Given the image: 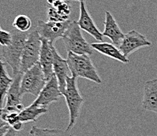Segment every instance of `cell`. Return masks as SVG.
I'll list each match as a JSON object with an SVG mask.
<instances>
[{"label":"cell","instance_id":"obj_1","mask_svg":"<svg viewBox=\"0 0 157 136\" xmlns=\"http://www.w3.org/2000/svg\"><path fill=\"white\" fill-rule=\"evenodd\" d=\"M71 75L81 77L100 84L102 79L89 55L68 52L67 58Z\"/></svg>","mask_w":157,"mask_h":136},{"label":"cell","instance_id":"obj_2","mask_svg":"<svg viewBox=\"0 0 157 136\" xmlns=\"http://www.w3.org/2000/svg\"><path fill=\"white\" fill-rule=\"evenodd\" d=\"M63 95L65 97L70 113L67 130L70 131L78 121L84 103V98L80 94L77 84V77L71 75L67 78V86Z\"/></svg>","mask_w":157,"mask_h":136},{"label":"cell","instance_id":"obj_3","mask_svg":"<svg viewBox=\"0 0 157 136\" xmlns=\"http://www.w3.org/2000/svg\"><path fill=\"white\" fill-rule=\"evenodd\" d=\"M12 35L13 39L11 43L9 46L2 48L1 57L2 59H3L4 62L9 64L12 68L13 75H16L21 72V56L29 32H21L17 31L12 32Z\"/></svg>","mask_w":157,"mask_h":136},{"label":"cell","instance_id":"obj_4","mask_svg":"<svg viewBox=\"0 0 157 136\" xmlns=\"http://www.w3.org/2000/svg\"><path fill=\"white\" fill-rule=\"evenodd\" d=\"M63 42L67 52L77 54L92 55L93 48L85 39L78 21L72 20L63 36Z\"/></svg>","mask_w":157,"mask_h":136},{"label":"cell","instance_id":"obj_5","mask_svg":"<svg viewBox=\"0 0 157 136\" xmlns=\"http://www.w3.org/2000/svg\"><path fill=\"white\" fill-rule=\"evenodd\" d=\"M47 83L44 73L39 62L22 74L21 80V94L38 96Z\"/></svg>","mask_w":157,"mask_h":136},{"label":"cell","instance_id":"obj_6","mask_svg":"<svg viewBox=\"0 0 157 136\" xmlns=\"http://www.w3.org/2000/svg\"><path fill=\"white\" fill-rule=\"evenodd\" d=\"M42 41L36 29L29 32L23 50L20 72L24 73L31 67L39 62Z\"/></svg>","mask_w":157,"mask_h":136},{"label":"cell","instance_id":"obj_7","mask_svg":"<svg viewBox=\"0 0 157 136\" xmlns=\"http://www.w3.org/2000/svg\"><path fill=\"white\" fill-rule=\"evenodd\" d=\"M72 20L70 19L65 21H49L45 22L44 20H38L37 30L39 35L42 39H45L48 42L54 44L60 38H63V35L70 26Z\"/></svg>","mask_w":157,"mask_h":136},{"label":"cell","instance_id":"obj_8","mask_svg":"<svg viewBox=\"0 0 157 136\" xmlns=\"http://www.w3.org/2000/svg\"><path fill=\"white\" fill-rule=\"evenodd\" d=\"M21 72L13 75V80L10 87L6 97V103L3 105L1 112H20L23 110L22 95L21 94V80L22 77Z\"/></svg>","mask_w":157,"mask_h":136},{"label":"cell","instance_id":"obj_9","mask_svg":"<svg viewBox=\"0 0 157 136\" xmlns=\"http://www.w3.org/2000/svg\"><path fill=\"white\" fill-rule=\"evenodd\" d=\"M63 95L59 89L58 79L55 75L49 80L47 81L44 88L40 92L36 99L33 103L37 106L48 108V107L53 102H56Z\"/></svg>","mask_w":157,"mask_h":136},{"label":"cell","instance_id":"obj_10","mask_svg":"<svg viewBox=\"0 0 157 136\" xmlns=\"http://www.w3.org/2000/svg\"><path fill=\"white\" fill-rule=\"evenodd\" d=\"M151 45V42L148 40L144 35L139 33L136 30H131L125 34L118 48L124 55L128 57L132 53L137 51L140 48Z\"/></svg>","mask_w":157,"mask_h":136},{"label":"cell","instance_id":"obj_11","mask_svg":"<svg viewBox=\"0 0 157 136\" xmlns=\"http://www.w3.org/2000/svg\"><path fill=\"white\" fill-rule=\"evenodd\" d=\"M78 24L81 29L86 31L96 40L100 41V42L103 41L104 36L97 28L94 20L89 14L85 2H80V17L78 20Z\"/></svg>","mask_w":157,"mask_h":136},{"label":"cell","instance_id":"obj_12","mask_svg":"<svg viewBox=\"0 0 157 136\" xmlns=\"http://www.w3.org/2000/svg\"><path fill=\"white\" fill-rule=\"evenodd\" d=\"M52 51L54 55V73L57 78L59 89L63 94L67 86V78L70 76V68L67 60L61 57L54 45H52Z\"/></svg>","mask_w":157,"mask_h":136},{"label":"cell","instance_id":"obj_13","mask_svg":"<svg viewBox=\"0 0 157 136\" xmlns=\"http://www.w3.org/2000/svg\"><path fill=\"white\" fill-rule=\"evenodd\" d=\"M41 41H42V46H41L40 53L39 64H40L44 73L45 78L48 81L55 75L53 70L54 55L53 51H52L53 44L50 43L47 39H42V38H41Z\"/></svg>","mask_w":157,"mask_h":136},{"label":"cell","instance_id":"obj_14","mask_svg":"<svg viewBox=\"0 0 157 136\" xmlns=\"http://www.w3.org/2000/svg\"><path fill=\"white\" fill-rule=\"evenodd\" d=\"M103 35L109 38L113 44L116 46H119L125 35L110 11L105 12V21Z\"/></svg>","mask_w":157,"mask_h":136},{"label":"cell","instance_id":"obj_15","mask_svg":"<svg viewBox=\"0 0 157 136\" xmlns=\"http://www.w3.org/2000/svg\"><path fill=\"white\" fill-rule=\"evenodd\" d=\"M141 105L144 110L157 113V79L147 80L144 83Z\"/></svg>","mask_w":157,"mask_h":136},{"label":"cell","instance_id":"obj_16","mask_svg":"<svg viewBox=\"0 0 157 136\" xmlns=\"http://www.w3.org/2000/svg\"><path fill=\"white\" fill-rule=\"evenodd\" d=\"M71 7L67 0H55L48 9L49 21H65L70 19Z\"/></svg>","mask_w":157,"mask_h":136},{"label":"cell","instance_id":"obj_17","mask_svg":"<svg viewBox=\"0 0 157 136\" xmlns=\"http://www.w3.org/2000/svg\"><path fill=\"white\" fill-rule=\"evenodd\" d=\"M91 46L93 48V50H96L97 52L102 53L103 55L107 56L110 58L115 59L116 61H120L123 64L129 63L128 57L124 55L119 50V48L117 47L113 43H110L107 42H93Z\"/></svg>","mask_w":157,"mask_h":136},{"label":"cell","instance_id":"obj_18","mask_svg":"<svg viewBox=\"0 0 157 136\" xmlns=\"http://www.w3.org/2000/svg\"><path fill=\"white\" fill-rule=\"evenodd\" d=\"M13 80V78L10 77L6 71L5 63L0 60V111L3 108L4 100Z\"/></svg>","mask_w":157,"mask_h":136},{"label":"cell","instance_id":"obj_19","mask_svg":"<svg viewBox=\"0 0 157 136\" xmlns=\"http://www.w3.org/2000/svg\"><path fill=\"white\" fill-rule=\"evenodd\" d=\"M48 112V108L37 106L32 103L29 106L23 108L19 112V119L21 122L25 123L29 122H36L40 116Z\"/></svg>","mask_w":157,"mask_h":136},{"label":"cell","instance_id":"obj_20","mask_svg":"<svg viewBox=\"0 0 157 136\" xmlns=\"http://www.w3.org/2000/svg\"><path fill=\"white\" fill-rule=\"evenodd\" d=\"M32 136H74L70 131L60 128H42L33 126L29 131Z\"/></svg>","mask_w":157,"mask_h":136},{"label":"cell","instance_id":"obj_21","mask_svg":"<svg viewBox=\"0 0 157 136\" xmlns=\"http://www.w3.org/2000/svg\"><path fill=\"white\" fill-rule=\"evenodd\" d=\"M13 28L21 32H28L32 27V20L27 15L21 14L15 17L13 22Z\"/></svg>","mask_w":157,"mask_h":136},{"label":"cell","instance_id":"obj_22","mask_svg":"<svg viewBox=\"0 0 157 136\" xmlns=\"http://www.w3.org/2000/svg\"><path fill=\"white\" fill-rule=\"evenodd\" d=\"M12 39H13V35L11 32L6 30H2L0 31V45L2 47L9 46L11 43Z\"/></svg>","mask_w":157,"mask_h":136},{"label":"cell","instance_id":"obj_23","mask_svg":"<svg viewBox=\"0 0 157 136\" xmlns=\"http://www.w3.org/2000/svg\"><path fill=\"white\" fill-rule=\"evenodd\" d=\"M2 136H17V131H16L14 129L10 127L9 128V130Z\"/></svg>","mask_w":157,"mask_h":136},{"label":"cell","instance_id":"obj_24","mask_svg":"<svg viewBox=\"0 0 157 136\" xmlns=\"http://www.w3.org/2000/svg\"><path fill=\"white\" fill-rule=\"evenodd\" d=\"M10 127L9 125H4V126L0 127V136L3 135V134L9 130Z\"/></svg>","mask_w":157,"mask_h":136},{"label":"cell","instance_id":"obj_25","mask_svg":"<svg viewBox=\"0 0 157 136\" xmlns=\"http://www.w3.org/2000/svg\"><path fill=\"white\" fill-rule=\"evenodd\" d=\"M68 2H71V1H79L80 2H85V0H67Z\"/></svg>","mask_w":157,"mask_h":136},{"label":"cell","instance_id":"obj_26","mask_svg":"<svg viewBox=\"0 0 157 136\" xmlns=\"http://www.w3.org/2000/svg\"><path fill=\"white\" fill-rule=\"evenodd\" d=\"M54 1H55V0H48V2L49 4H52V2H53Z\"/></svg>","mask_w":157,"mask_h":136},{"label":"cell","instance_id":"obj_27","mask_svg":"<svg viewBox=\"0 0 157 136\" xmlns=\"http://www.w3.org/2000/svg\"><path fill=\"white\" fill-rule=\"evenodd\" d=\"M2 31V28H1V24H0V31Z\"/></svg>","mask_w":157,"mask_h":136},{"label":"cell","instance_id":"obj_28","mask_svg":"<svg viewBox=\"0 0 157 136\" xmlns=\"http://www.w3.org/2000/svg\"><path fill=\"white\" fill-rule=\"evenodd\" d=\"M0 60H2V57L1 56H0Z\"/></svg>","mask_w":157,"mask_h":136}]
</instances>
